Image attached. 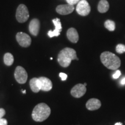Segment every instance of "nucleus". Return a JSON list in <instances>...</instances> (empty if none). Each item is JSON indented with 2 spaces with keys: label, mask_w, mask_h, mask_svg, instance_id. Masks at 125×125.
Returning a JSON list of instances; mask_svg holds the SVG:
<instances>
[{
  "label": "nucleus",
  "mask_w": 125,
  "mask_h": 125,
  "mask_svg": "<svg viewBox=\"0 0 125 125\" xmlns=\"http://www.w3.org/2000/svg\"><path fill=\"white\" fill-rule=\"evenodd\" d=\"M38 82L40 90L42 91L48 92L52 89V82L49 78L41 76L38 78Z\"/></svg>",
  "instance_id": "1a4fd4ad"
},
{
  "label": "nucleus",
  "mask_w": 125,
  "mask_h": 125,
  "mask_svg": "<svg viewBox=\"0 0 125 125\" xmlns=\"http://www.w3.org/2000/svg\"><path fill=\"white\" fill-rule=\"evenodd\" d=\"M83 85H85V86H86V85H87V84H86V83H84V84H83Z\"/></svg>",
  "instance_id": "cd10ccee"
},
{
  "label": "nucleus",
  "mask_w": 125,
  "mask_h": 125,
  "mask_svg": "<svg viewBox=\"0 0 125 125\" xmlns=\"http://www.w3.org/2000/svg\"><path fill=\"white\" fill-rule=\"evenodd\" d=\"M76 10L77 13L83 16L88 15L91 10L89 4L86 0H81L78 2Z\"/></svg>",
  "instance_id": "423d86ee"
},
{
  "label": "nucleus",
  "mask_w": 125,
  "mask_h": 125,
  "mask_svg": "<svg viewBox=\"0 0 125 125\" xmlns=\"http://www.w3.org/2000/svg\"><path fill=\"white\" fill-rule=\"evenodd\" d=\"M121 71H119V70H117V71L113 74L112 77H113L114 79H118V78L121 76Z\"/></svg>",
  "instance_id": "aec40b11"
},
{
  "label": "nucleus",
  "mask_w": 125,
  "mask_h": 125,
  "mask_svg": "<svg viewBox=\"0 0 125 125\" xmlns=\"http://www.w3.org/2000/svg\"><path fill=\"white\" fill-rule=\"evenodd\" d=\"M74 7L73 5L65 4L57 6L56 8V12L62 15H67L74 11Z\"/></svg>",
  "instance_id": "9b49d317"
},
{
  "label": "nucleus",
  "mask_w": 125,
  "mask_h": 125,
  "mask_svg": "<svg viewBox=\"0 0 125 125\" xmlns=\"http://www.w3.org/2000/svg\"><path fill=\"white\" fill-rule=\"evenodd\" d=\"M22 92H23V93H24V94L26 93V90H23V91H22Z\"/></svg>",
  "instance_id": "bb28decb"
},
{
  "label": "nucleus",
  "mask_w": 125,
  "mask_h": 125,
  "mask_svg": "<svg viewBox=\"0 0 125 125\" xmlns=\"http://www.w3.org/2000/svg\"><path fill=\"white\" fill-rule=\"evenodd\" d=\"M59 76L60 77L62 78V81H65L67 78V75L65 74V73H60L59 74Z\"/></svg>",
  "instance_id": "4be33fe9"
},
{
  "label": "nucleus",
  "mask_w": 125,
  "mask_h": 125,
  "mask_svg": "<svg viewBox=\"0 0 125 125\" xmlns=\"http://www.w3.org/2000/svg\"><path fill=\"white\" fill-rule=\"evenodd\" d=\"M30 32L34 36H37L40 29V22L37 19H34L30 21L29 24Z\"/></svg>",
  "instance_id": "ddd939ff"
},
{
  "label": "nucleus",
  "mask_w": 125,
  "mask_h": 125,
  "mask_svg": "<svg viewBox=\"0 0 125 125\" xmlns=\"http://www.w3.org/2000/svg\"><path fill=\"white\" fill-rule=\"evenodd\" d=\"M116 52L118 53L122 54L125 52V45L123 44H118L116 46Z\"/></svg>",
  "instance_id": "6ab92c4d"
},
{
  "label": "nucleus",
  "mask_w": 125,
  "mask_h": 125,
  "mask_svg": "<svg viewBox=\"0 0 125 125\" xmlns=\"http://www.w3.org/2000/svg\"><path fill=\"white\" fill-rule=\"evenodd\" d=\"M67 37L68 40L73 43H76L79 40V35L74 28H70L67 30Z\"/></svg>",
  "instance_id": "4468645a"
},
{
  "label": "nucleus",
  "mask_w": 125,
  "mask_h": 125,
  "mask_svg": "<svg viewBox=\"0 0 125 125\" xmlns=\"http://www.w3.org/2000/svg\"><path fill=\"white\" fill-rule=\"evenodd\" d=\"M16 18L19 23H24L29 18V12L27 7L24 4H20L18 7L16 13Z\"/></svg>",
  "instance_id": "20e7f679"
},
{
  "label": "nucleus",
  "mask_w": 125,
  "mask_h": 125,
  "mask_svg": "<svg viewBox=\"0 0 125 125\" xmlns=\"http://www.w3.org/2000/svg\"><path fill=\"white\" fill-rule=\"evenodd\" d=\"M66 1L68 4L73 5L79 2V0H66Z\"/></svg>",
  "instance_id": "412c9836"
},
{
  "label": "nucleus",
  "mask_w": 125,
  "mask_h": 125,
  "mask_svg": "<svg viewBox=\"0 0 125 125\" xmlns=\"http://www.w3.org/2000/svg\"><path fill=\"white\" fill-rule=\"evenodd\" d=\"M79 60L76 56V52L74 49L70 48H65L62 49L57 56L59 64L62 67H68L71 64V61Z\"/></svg>",
  "instance_id": "f03ea898"
},
{
  "label": "nucleus",
  "mask_w": 125,
  "mask_h": 125,
  "mask_svg": "<svg viewBox=\"0 0 125 125\" xmlns=\"http://www.w3.org/2000/svg\"><path fill=\"white\" fill-rule=\"evenodd\" d=\"M51 109L45 103L38 104L34 107L32 112V118L34 121L41 122L45 121L50 116Z\"/></svg>",
  "instance_id": "7ed1b4c3"
},
{
  "label": "nucleus",
  "mask_w": 125,
  "mask_h": 125,
  "mask_svg": "<svg viewBox=\"0 0 125 125\" xmlns=\"http://www.w3.org/2000/svg\"><path fill=\"white\" fill-rule=\"evenodd\" d=\"M18 42L21 46L24 48L29 47L31 43V39L30 37L27 34L23 32H18L16 36Z\"/></svg>",
  "instance_id": "0eeeda50"
},
{
  "label": "nucleus",
  "mask_w": 125,
  "mask_h": 125,
  "mask_svg": "<svg viewBox=\"0 0 125 125\" xmlns=\"http://www.w3.org/2000/svg\"><path fill=\"white\" fill-rule=\"evenodd\" d=\"M109 8V4L107 0H100L98 2L97 9L100 13H105L108 10Z\"/></svg>",
  "instance_id": "2eb2a0df"
},
{
  "label": "nucleus",
  "mask_w": 125,
  "mask_h": 125,
  "mask_svg": "<svg viewBox=\"0 0 125 125\" xmlns=\"http://www.w3.org/2000/svg\"><path fill=\"white\" fill-rule=\"evenodd\" d=\"M122 85H125V78H123L121 81Z\"/></svg>",
  "instance_id": "393cba45"
},
{
  "label": "nucleus",
  "mask_w": 125,
  "mask_h": 125,
  "mask_svg": "<svg viewBox=\"0 0 125 125\" xmlns=\"http://www.w3.org/2000/svg\"><path fill=\"white\" fill-rule=\"evenodd\" d=\"M86 92V87L83 84L78 83L72 88L71 94L75 98H81Z\"/></svg>",
  "instance_id": "6e6552de"
},
{
  "label": "nucleus",
  "mask_w": 125,
  "mask_h": 125,
  "mask_svg": "<svg viewBox=\"0 0 125 125\" xmlns=\"http://www.w3.org/2000/svg\"><path fill=\"white\" fill-rule=\"evenodd\" d=\"M115 125H123V124L121 122H118V123H115Z\"/></svg>",
  "instance_id": "a878e982"
},
{
  "label": "nucleus",
  "mask_w": 125,
  "mask_h": 125,
  "mask_svg": "<svg viewBox=\"0 0 125 125\" xmlns=\"http://www.w3.org/2000/svg\"><path fill=\"white\" fill-rule=\"evenodd\" d=\"M15 78L19 83L24 84L27 82L28 74L26 70L21 66H18L15 71Z\"/></svg>",
  "instance_id": "39448f33"
},
{
  "label": "nucleus",
  "mask_w": 125,
  "mask_h": 125,
  "mask_svg": "<svg viewBox=\"0 0 125 125\" xmlns=\"http://www.w3.org/2000/svg\"><path fill=\"white\" fill-rule=\"evenodd\" d=\"M101 106V101L97 98H90L86 102V107L89 111H95L99 109Z\"/></svg>",
  "instance_id": "f8f14e48"
},
{
  "label": "nucleus",
  "mask_w": 125,
  "mask_h": 125,
  "mask_svg": "<svg viewBox=\"0 0 125 125\" xmlns=\"http://www.w3.org/2000/svg\"><path fill=\"white\" fill-rule=\"evenodd\" d=\"M30 86L31 90L34 93H38L40 91V86H39L38 78H33L30 81Z\"/></svg>",
  "instance_id": "dca6fc26"
},
{
  "label": "nucleus",
  "mask_w": 125,
  "mask_h": 125,
  "mask_svg": "<svg viewBox=\"0 0 125 125\" xmlns=\"http://www.w3.org/2000/svg\"><path fill=\"white\" fill-rule=\"evenodd\" d=\"M100 60L103 64L109 70L118 69L121 64L119 57L108 51L104 52L101 54Z\"/></svg>",
  "instance_id": "f257e3e1"
},
{
  "label": "nucleus",
  "mask_w": 125,
  "mask_h": 125,
  "mask_svg": "<svg viewBox=\"0 0 125 125\" xmlns=\"http://www.w3.org/2000/svg\"><path fill=\"white\" fill-rule=\"evenodd\" d=\"M5 115V111L4 109L0 108V119H2V116Z\"/></svg>",
  "instance_id": "b1692460"
},
{
  "label": "nucleus",
  "mask_w": 125,
  "mask_h": 125,
  "mask_svg": "<svg viewBox=\"0 0 125 125\" xmlns=\"http://www.w3.org/2000/svg\"><path fill=\"white\" fill-rule=\"evenodd\" d=\"M8 122L6 119H0V125H7Z\"/></svg>",
  "instance_id": "5701e85b"
},
{
  "label": "nucleus",
  "mask_w": 125,
  "mask_h": 125,
  "mask_svg": "<svg viewBox=\"0 0 125 125\" xmlns=\"http://www.w3.org/2000/svg\"><path fill=\"white\" fill-rule=\"evenodd\" d=\"M104 27L110 31H113L115 29V23L114 21L107 20L104 23Z\"/></svg>",
  "instance_id": "a211bd4d"
},
{
  "label": "nucleus",
  "mask_w": 125,
  "mask_h": 125,
  "mask_svg": "<svg viewBox=\"0 0 125 125\" xmlns=\"http://www.w3.org/2000/svg\"><path fill=\"white\" fill-rule=\"evenodd\" d=\"M4 62L5 64L8 66H10L14 62V57L10 53H7L4 56Z\"/></svg>",
  "instance_id": "f3484780"
},
{
  "label": "nucleus",
  "mask_w": 125,
  "mask_h": 125,
  "mask_svg": "<svg viewBox=\"0 0 125 125\" xmlns=\"http://www.w3.org/2000/svg\"><path fill=\"white\" fill-rule=\"evenodd\" d=\"M52 22L54 25L55 29L53 31H49L48 32V35L50 38H52L53 37H58L60 35L61 31L62 30V23L60 20L59 18H56L52 20Z\"/></svg>",
  "instance_id": "9d476101"
}]
</instances>
